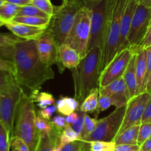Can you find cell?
Returning <instances> with one entry per match:
<instances>
[{"instance_id":"6da1fadb","label":"cell","mask_w":151,"mask_h":151,"mask_svg":"<svg viewBox=\"0 0 151 151\" xmlns=\"http://www.w3.org/2000/svg\"><path fill=\"white\" fill-rule=\"evenodd\" d=\"M7 49L10 61L15 65L16 81L21 86L33 91L39 90L44 82L54 78L51 66L40 59L35 40H22Z\"/></svg>"},{"instance_id":"7a4b0ae2","label":"cell","mask_w":151,"mask_h":151,"mask_svg":"<svg viewBox=\"0 0 151 151\" xmlns=\"http://www.w3.org/2000/svg\"><path fill=\"white\" fill-rule=\"evenodd\" d=\"M101 56V48L94 47L81 59L77 68L71 70L75 87V98L78 102H83L91 90L99 88Z\"/></svg>"},{"instance_id":"3957f363","label":"cell","mask_w":151,"mask_h":151,"mask_svg":"<svg viewBox=\"0 0 151 151\" xmlns=\"http://www.w3.org/2000/svg\"><path fill=\"white\" fill-rule=\"evenodd\" d=\"M126 0H108V12L102 48V71L117 53L122 12Z\"/></svg>"},{"instance_id":"277c9868","label":"cell","mask_w":151,"mask_h":151,"mask_svg":"<svg viewBox=\"0 0 151 151\" xmlns=\"http://www.w3.org/2000/svg\"><path fill=\"white\" fill-rule=\"evenodd\" d=\"M36 116L35 103L29 96L23 93L16 111L13 136H18L24 141L30 151H36L41 138L35 126Z\"/></svg>"},{"instance_id":"5b68a950","label":"cell","mask_w":151,"mask_h":151,"mask_svg":"<svg viewBox=\"0 0 151 151\" xmlns=\"http://www.w3.org/2000/svg\"><path fill=\"white\" fill-rule=\"evenodd\" d=\"M87 5V0H68L60 6L55 7L47 30L51 33L60 46L66 41L80 10Z\"/></svg>"},{"instance_id":"8992f818","label":"cell","mask_w":151,"mask_h":151,"mask_svg":"<svg viewBox=\"0 0 151 151\" xmlns=\"http://www.w3.org/2000/svg\"><path fill=\"white\" fill-rule=\"evenodd\" d=\"M91 9L85 6L78 13L75 23L68 34L65 44L75 49L81 59L88 53V44L90 36Z\"/></svg>"},{"instance_id":"52a82bcc","label":"cell","mask_w":151,"mask_h":151,"mask_svg":"<svg viewBox=\"0 0 151 151\" xmlns=\"http://www.w3.org/2000/svg\"><path fill=\"white\" fill-rule=\"evenodd\" d=\"M126 107L127 105L116 107L109 115L98 119V124L94 131L83 141L86 142L93 141H114L122 124Z\"/></svg>"},{"instance_id":"ba28073f","label":"cell","mask_w":151,"mask_h":151,"mask_svg":"<svg viewBox=\"0 0 151 151\" xmlns=\"http://www.w3.org/2000/svg\"><path fill=\"white\" fill-rule=\"evenodd\" d=\"M86 6L91 9V24L88 52L95 47H100L102 50L107 18L108 0L88 4Z\"/></svg>"},{"instance_id":"9c48e42d","label":"cell","mask_w":151,"mask_h":151,"mask_svg":"<svg viewBox=\"0 0 151 151\" xmlns=\"http://www.w3.org/2000/svg\"><path fill=\"white\" fill-rule=\"evenodd\" d=\"M151 19V7L137 4L127 38V46L135 52L140 48Z\"/></svg>"},{"instance_id":"30bf717a","label":"cell","mask_w":151,"mask_h":151,"mask_svg":"<svg viewBox=\"0 0 151 151\" xmlns=\"http://www.w3.org/2000/svg\"><path fill=\"white\" fill-rule=\"evenodd\" d=\"M23 93L21 85L18 84L7 92L0 93V122L7 127L11 137L14 131L16 111Z\"/></svg>"},{"instance_id":"8fae6325","label":"cell","mask_w":151,"mask_h":151,"mask_svg":"<svg viewBox=\"0 0 151 151\" xmlns=\"http://www.w3.org/2000/svg\"><path fill=\"white\" fill-rule=\"evenodd\" d=\"M136 53L137 52L133 49L128 47L116 53L111 62L101 72L99 87L108 85L112 81L123 76L130 60Z\"/></svg>"},{"instance_id":"7c38bea8","label":"cell","mask_w":151,"mask_h":151,"mask_svg":"<svg viewBox=\"0 0 151 151\" xmlns=\"http://www.w3.org/2000/svg\"><path fill=\"white\" fill-rule=\"evenodd\" d=\"M150 99V93L145 91L129 99L127 104L123 121L118 134L132 126L140 125L142 124L145 110Z\"/></svg>"},{"instance_id":"4fadbf2b","label":"cell","mask_w":151,"mask_h":151,"mask_svg":"<svg viewBox=\"0 0 151 151\" xmlns=\"http://www.w3.org/2000/svg\"><path fill=\"white\" fill-rule=\"evenodd\" d=\"M37 50L41 62L48 66L60 65L59 46L50 32L44 31L36 40Z\"/></svg>"},{"instance_id":"5bb4252c","label":"cell","mask_w":151,"mask_h":151,"mask_svg":"<svg viewBox=\"0 0 151 151\" xmlns=\"http://www.w3.org/2000/svg\"><path fill=\"white\" fill-rule=\"evenodd\" d=\"M137 6V2L135 0H126L125 1V7H124L122 19H121L120 36H119L117 53H119L124 49L128 48L127 38H128L133 16H134Z\"/></svg>"},{"instance_id":"9a60e30c","label":"cell","mask_w":151,"mask_h":151,"mask_svg":"<svg viewBox=\"0 0 151 151\" xmlns=\"http://www.w3.org/2000/svg\"><path fill=\"white\" fill-rule=\"evenodd\" d=\"M4 26L11 31L13 34L24 40H36L47 29L13 22H6Z\"/></svg>"},{"instance_id":"2e32d148","label":"cell","mask_w":151,"mask_h":151,"mask_svg":"<svg viewBox=\"0 0 151 151\" xmlns=\"http://www.w3.org/2000/svg\"><path fill=\"white\" fill-rule=\"evenodd\" d=\"M59 69L60 72H62L65 68L70 70L77 68L82 59L79 53L75 49L72 48L65 43L59 46Z\"/></svg>"},{"instance_id":"e0dca14e","label":"cell","mask_w":151,"mask_h":151,"mask_svg":"<svg viewBox=\"0 0 151 151\" xmlns=\"http://www.w3.org/2000/svg\"><path fill=\"white\" fill-rule=\"evenodd\" d=\"M129 99L125 96L113 95V96H99L98 105L94 112L95 118H97L99 114L101 113L103 111L109 109L111 106H115L116 107H121L125 105H127Z\"/></svg>"},{"instance_id":"ac0fdd59","label":"cell","mask_w":151,"mask_h":151,"mask_svg":"<svg viewBox=\"0 0 151 151\" xmlns=\"http://www.w3.org/2000/svg\"><path fill=\"white\" fill-rule=\"evenodd\" d=\"M147 51L146 48H141L136 53V75L137 79V95L142 93L143 82L146 73Z\"/></svg>"},{"instance_id":"d6986e66","label":"cell","mask_w":151,"mask_h":151,"mask_svg":"<svg viewBox=\"0 0 151 151\" xmlns=\"http://www.w3.org/2000/svg\"><path fill=\"white\" fill-rule=\"evenodd\" d=\"M99 93L102 96L118 95V96H125L128 99H130L129 92H128V87L125 84L123 76L112 81L108 85L99 87Z\"/></svg>"},{"instance_id":"ffe728a7","label":"cell","mask_w":151,"mask_h":151,"mask_svg":"<svg viewBox=\"0 0 151 151\" xmlns=\"http://www.w3.org/2000/svg\"><path fill=\"white\" fill-rule=\"evenodd\" d=\"M136 53H134L123 75V78L129 92L130 99L137 96V79L136 75Z\"/></svg>"},{"instance_id":"44dd1931","label":"cell","mask_w":151,"mask_h":151,"mask_svg":"<svg viewBox=\"0 0 151 151\" xmlns=\"http://www.w3.org/2000/svg\"><path fill=\"white\" fill-rule=\"evenodd\" d=\"M140 125H134L116 135L114 139L115 144H137Z\"/></svg>"},{"instance_id":"7402d4cb","label":"cell","mask_w":151,"mask_h":151,"mask_svg":"<svg viewBox=\"0 0 151 151\" xmlns=\"http://www.w3.org/2000/svg\"><path fill=\"white\" fill-rule=\"evenodd\" d=\"M55 106L59 113L66 116L78 110L80 107V104L75 98L60 96L56 102Z\"/></svg>"},{"instance_id":"603a6c76","label":"cell","mask_w":151,"mask_h":151,"mask_svg":"<svg viewBox=\"0 0 151 151\" xmlns=\"http://www.w3.org/2000/svg\"><path fill=\"white\" fill-rule=\"evenodd\" d=\"M99 96V88L91 90L80 105V110L86 113H94L98 105Z\"/></svg>"},{"instance_id":"cb8c5ba5","label":"cell","mask_w":151,"mask_h":151,"mask_svg":"<svg viewBox=\"0 0 151 151\" xmlns=\"http://www.w3.org/2000/svg\"><path fill=\"white\" fill-rule=\"evenodd\" d=\"M29 97L40 109H44L50 105H53L55 102V99L51 93L39 91V90L32 91Z\"/></svg>"},{"instance_id":"d4e9b609","label":"cell","mask_w":151,"mask_h":151,"mask_svg":"<svg viewBox=\"0 0 151 151\" xmlns=\"http://www.w3.org/2000/svg\"><path fill=\"white\" fill-rule=\"evenodd\" d=\"M60 135V133L55 130L50 134L41 136L36 151H53L58 143Z\"/></svg>"},{"instance_id":"484cf974","label":"cell","mask_w":151,"mask_h":151,"mask_svg":"<svg viewBox=\"0 0 151 151\" xmlns=\"http://www.w3.org/2000/svg\"><path fill=\"white\" fill-rule=\"evenodd\" d=\"M50 19H51L50 18H42L37 17V16H16L11 22L47 28L50 25Z\"/></svg>"},{"instance_id":"4316f807","label":"cell","mask_w":151,"mask_h":151,"mask_svg":"<svg viewBox=\"0 0 151 151\" xmlns=\"http://www.w3.org/2000/svg\"><path fill=\"white\" fill-rule=\"evenodd\" d=\"M21 7L12 4L8 1H4L0 7V17L4 22H11L19 13Z\"/></svg>"},{"instance_id":"83f0119b","label":"cell","mask_w":151,"mask_h":151,"mask_svg":"<svg viewBox=\"0 0 151 151\" xmlns=\"http://www.w3.org/2000/svg\"><path fill=\"white\" fill-rule=\"evenodd\" d=\"M18 84H19L17 82L16 76L13 74L0 70V93L7 92L12 87Z\"/></svg>"},{"instance_id":"f1b7e54d","label":"cell","mask_w":151,"mask_h":151,"mask_svg":"<svg viewBox=\"0 0 151 151\" xmlns=\"http://www.w3.org/2000/svg\"><path fill=\"white\" fill-rule=\"evenodd\" d=\"M78 139H80V136L72 128V127L68 124L66 128L62 132L61 134L60 135L58 145L60 146V147H63V146H64L66 144L78 140Z\"/></svg>"},{"instance_id":"f546056e","label":"cell","mask_w":151,"mask_h":151,"mask_svg":"<svg viewBox=\"0 0 151 151\" xmlns=\"http://www.w3.org/2000/svg\"><path fill=\"white\" fill-rule=\"evenodd\" d=\"M16 16H37V17L50 18L51 19V17L49 15H47L44 12L41 11L38 7H36L32 4L21 7Z\"/></svg>"},{"instance_id":"4dcf8cb0","label":"cell","mask_w":151,"mask_h":151,"mask_svg":"<svg viewBox=\"0 0 151 151\" xmlns=\"http://www.w3.org/2000/svg\"><path fill=\"white\" fill-rule=\"evenodd\" d=\"M97 124H98V119L97 118H91L88 114L86 113L84 117L83 129L80 139L84 140L86 138L91 135L97 127Z\"/></svg>"},{"instance_id":"1f68e13d","label":"cell","mask_w":151,"mask_h":151,"mask_svg":"<svg viewBox=\"0 0 151 151\" xmlns=\"http://www.w3.org/2000/svg\"><path fill=\"white\" fill-rule=\"evenodd\" d=\"M11 135L4 124L0 122V151H10Z\"/></svg>"},{"instance_id":"d6a6232c","label":"cell","mask_w":151,"mask_h":151,"mask_svg":"<svg viewBox=\"0 0 151 151\" xmlns=\"http://www.w3.org/2000/svg\"><path fill=\"white\" fill-rule=\"evenodd\" d=\"M89 143L90 151H114L116 144L114 142L105 141H93Z\"/></svg>"},{"instance_id":"836d02e7","label":"cell","mask_w":151,"mask_h":151,"mask_svg":"<svg viewBox=\"0 0 151 151\" xmlns=\"http://www.w3.org/2000/svg\"><path fill=\"white\" fill-rule=\"evenodd\" d=\"M61 151H90L89 143L78 139L65 144L61 148Z\"/></svg>"},{"instance_id":"e575fe53","label":"cell","mask_w":151,"mask_h":151,"mask_svg":"<svg viewBox=\"0 0 151 151\" xmlns=\"http://www.w3.org/2000/svg\"><path fill=\"white\" fill-rule=\"evenodd\" d=\"M35 126H36L37 129L41 133V136L43 135H48L52 133L55 130L53 128L52 125L50 123L49 120L43 118L42 117L39 116L37 115L36 118H35Z\"/></svg>"},{"instance_id":"d590c367","label":"cell","mask_w":151,"mask_h":151,"mask_svg":"<svg viewBox=\"0 0 151 151\" xmlns=\"http://www.w3.org/2000/svg\"><path fill=\"white\" fill-rule=\"evenodd\" d=\"M22 40L24 39L16 36L14 34L0 33V49L12 47Z\"/></svg>"},{"instance_id":"8d00e7d4","label":"cell","mask_w":151,"mask_h":151,"mask_svg":"<svg viewBox=\"0 0 151 151\" xmlns=\"http://www.w3.org/2000/svg\"><path fill=\"white\" fill-rule=\"evenodd\" d=\"M31 4L38 7L41 11L44 12L52 17L55 11V6L50 0H32Z\"/></svg>"},{"instance_id":"74e56055","label":"cell","mask_w":151,"mask_h":151,"mask_svg":"<svg viewBox=\"0 0 151 151\" xmlns=\"http://www.w3.org/2000/svg\"><path fill=\"white\" fill-rule=\"evenodd\" d=\"M151 136V122L142 123L140 124L139 131L137 144L141 146L145 141H147Z\"/></svg>"},{"instance_id":"f35d334b","label":"cell","mask_w":151,"mask_h":151,"mask_svg":"<svg viewBox=\"0 0 151 151\" xmlns=\"http://www.w3.org/2000/svg\"><path fill=\"white\" fill-rule=\"evenodd\" d=\"M50 121L52 125L53 128L60 134H61L63 130L68 125L66 124V118H65L64 115H55L50 120Z\"/></svg>"},{"instance_id":"ab89813d","label":"cell","mask_w":151,"mask_h":151,"mask_svg":"<svg viewBox=\"0 0 151 151\" xmlns=\"http://www.w3.org/2000/svg\"><path fill=\"white\" fill-rule=\"evenodd\" d=\"M10 149L12 151H30L29 147L18 136H12L10 139Z\"/></svg>"},{"instance_id":"60d3db41","label":"cell","mask_w":151,"mask_h":151,"mask_svg":"<svg viewBox=\"0 0 151 151\" xmlns=\"http://www.w3.org/2000/svg\"><path fill=\"white\" fill-rule=\"evenodd\" d=\"M78 112V117H77L76 120L75 121V122L72 124H71V127L78 134V136L81 138V133L83 132V124H84V117H85L86 113L82 112V111L80 110L79 109L78 110H76Z\"/></svg>"},{"instance_id":"b9f144b4","label":"cell","mask_w":151,"mask_h":151,"mask_svg":"<svg viewBox=\"0 0 151 151\" xmlns=\"http://www.w3.org/2000/svg\"><path fill=\"white\" fill-rule=\"evenodd\" d=\"M0 70L6 71V72L10 73L16 75V68L15 65L12 61L9 59H3L0 56Z\"/></svg>"},{"instance_id":"7bdbcfd3","label":"cell","mask_w":151,"mask_h":151,"mask_svg":"<svg viewBox=\"0 0 151 151\" xmlns=\"http://www.w3.org/2000/svg\"><path fill=\"white\" fill-rule=\"evenodd\" d=\"M55 111H57V108H56L55 105H50V106L47 107L44 109H40L38 111V115L50 121L52 117V115H54L55 113Z\"/></svg>"},{"instance_id":"ee69618b","label":"cell","mask_w":151,"mask_h":151,"mask_svg":"<svg viewBox=\"0 0 151 151\" xmlns=\"http://www.w3.org/2000/svg\"><path fill=\"white\" fill-rule=\"evenodd\" d=\"M147 65H146V73L145 76L144 82H143V87H142V93L145 92L146 85H147V81L149 79L151 74V46L150 47H147Z\"/></svg>"},{"instance_id":"f6af8a7d","label":"cell","mask_w":151,"mask_h":151,"mask_svg":"<svg viewBox=\"0 0 151 151\" xmlns=\"http://www.w3.org/2000/svg\"><path fill=\"white\" fill-rule=\"evenodd\" d=\"M114 151H140L139 144H118L115 146Z\"/></svg>"},{"instance_id":"bcb514c9","label":"cell","mask_w":151,"mask_h":151,"mask_svg":"<svg viewBox=\"0 0 151 151\" xmlns=\"http://www.w3.org/2000/svg\"><path fill=\"white\" fill-rule=\"evenodd\" d=\"M151 46V19L149 23L148 28H147V32H146L145 36L143 38L142 44L140 45V48H147V47Z\"/></svg>"},{"instance_id":"7dc6e473","label":"cell","mask_w":151,"mask_h":151,"mask_svg":"<svg viewBox=\"0 0 151 151\" xmlns=\"http://www.w3.org/2000/svg\"><path fill=\"white\" fill-rule=\"evenodd\" d=\"M147 122H151V99L147 103L144 115H143L142 119V124Z\"/></svg>"},{"instance_id":"c3c4849f","label":"cell","mask_w":151,"mask_h":151,"mask_svg":"<svg viewBox=\"0 0 151 151\" xmlns=\"http://www.w3.org/2000/svg\"><path fill=\"white\" fill-rule=\"evenodd\" d=\"M5 1H8V2L12 3V4L22 7V6L30 4L31 2H32V0H5Z\"/></svg>"},{"instance_id":"681fc988","label":"cell","mask_w":151,"mask_h":151,"mask_svg":"<svg viewBox=\"0 0 151 151\" xmlns=\"http://www.w3.org/2000/svg\"><path fill=\"white\" fill-rule=\"evenodd\" d=\"M77 117H78V112H74L72 113L69 114V115H66L65 117L66 118V124H69V125H71V124H73L75 122V121L76 120Z\"/></svg>"},{"instance_id":"f907efd6","label":"cell","mask_w":151,"mask_h":151,"mask_svg":"<svg viewBox=\"0 0 151 151\" xmlns=\"http://www.w3.org/2000/svg\"><path fill=\"white\" fill-rule=\"evenodd\" d=\"M151 150V136L140 146V151Z\"/></svg>"},{"instance_id":"816d5d0a","label":"cell","mask_w":151,"mask_h":151,"mask_svg":"<svg viewBox=\"0 0 151 151\" xmlns=\"http://www.w3.org/2000/svg\"><path fill=\"white\" fill-rule=\"evenodd\" d=\"M137 4H142L146 7H151V0H135Z\"/></svg>"},{"instance_id":"f5cc1de1","label":"cell","mask_w":151,"mask_h":151,"mask_svg":"<svg viewBox=\"0 0 151 151\" xmlns=\"http://www.w3.org/2000/svg\"><path fill=\"white\" fill-rule=\"evenodd\" d=\"M145 91L148 92L151 94V74L149 77V79L147 81V85H146V88H145Z\"/></svg>"},{"instance_id":"db71d44e","label":"cell","mask_w":151,"mask_h":151,"mask_svg":"<svg viewBox=\"0 0 151 151\" xmlns=\"http://www.w3.org/2000/svg\"><path fill=\"white\" fill-rule=\"evenodd\" d=\"M103 1V0H87V4L98 2V1Z\"/></svg>"},{"instance_id":"11a10c76","label":"cell","mask_w":151,"mask_h":151,"mask_svg":"<svg viewBox=\"0 0 151 151\" xmlns=\"http://www.w3.org/2000/svg\"><path fill=\"white\" fill-rule=\"evenodd\" d=\"M61 148L60 146H58V145H57V146L55 147V149L53 150V151H61Z\"/></svg>"},{"instance_id":"9f6ffc18","label":"cell","mask_w":151,"mask_h":151,"mask_svg":"<svg viewBox=\"0 0 151 151\" xmlns=\"http://www.w3.org/2000/svg\"><path fill=\"white\" fill-rule=\"evenodd\" d=\"M4 24H5V22H4V21H0V27L3 26V25H4Z\"/></svg>"},{"instance_id":"6f0895ef","label":"cell","mask_w":151,"mask_h":151,"mask_svg":"<svg viewBox=\"0 0 151 151\" xmlns=\"http://www.w3.org/2000/svg\"><path fill=\"white\" fill-rule=\"evenodd\" d=\"M4 1H4V0H0V7H1V6L4 4Z\"/></svg>"},{"instance_id":"680465c9","label":"cell","mask_w":151,"mask_h":151,"mask_svg":"<svg viewBox=\"0 0 151 151\" xmlns=\"http://www.w3.org/2000/svg\"><path fill=\"white\" fill-rule=\"evenodd\" d=\"M68 1V0H63V3H66Z\"/></svg>"},{"instance_id":"91938a15","label":"cell","mask_w":151,"mask_h":151,"mask_svg":"<svg viewBox=\"0 0 151 151\" xmlns=\"http://www.w3.org/2000/svg\"><path fill=\"white\" fill-rule=\"evenodd\" d=\"M0 21H3V20H2V19H1V17H0Z\"/></svg>"},{"instance_id":"94428289","label":"cell","mask_w":151,"mask_h":151,"mask_svg":"<svg viewBox=\"0 0 151 151\" xmlns=\"http://www.w3.org/2000/svg\"><path fill=\"white\" fill-rule=\"evenodd\" d=\"M4 1H5V0H4Z\"/></svg>"},{"instance_id":"6125c7cd","label":"cell","mask_w":151,"mask_h":151,"mask_svg":"<svg viewBox=\"0 0 151 151\" xmlns=\"http://www.w3.org/2000/svg\"><path fill=\"white\" fill-rule=\"evenodd\" d=\"M150 151H151V150H150Z\"/></svg>"}]
</instances>
